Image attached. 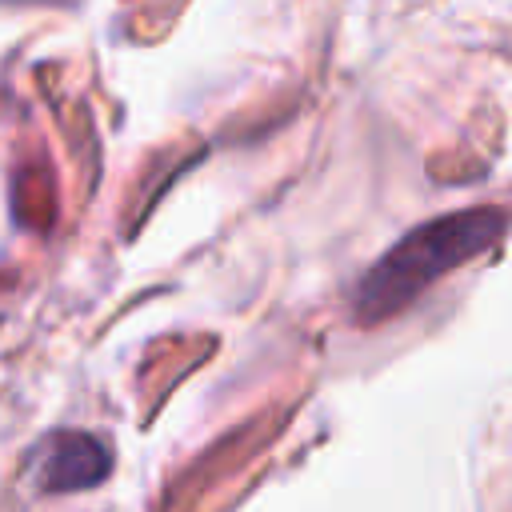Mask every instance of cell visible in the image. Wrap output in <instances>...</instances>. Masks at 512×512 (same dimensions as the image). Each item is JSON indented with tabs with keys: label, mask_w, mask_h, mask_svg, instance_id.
<instances>
[{
	"label": "cell",
	"mask_w": 512,
	"mask_h": 512,
	"mask_svg": "<svg viewBox=\"0 0 512 512\" xmlns=\"http://www.w3.org/2000/svg\"><path fill=\"white\" fill-rule=\"evenodd\" d=\"M508 216L500 208H464L436 216L412 232H404L356 284L352 312L360 324H380L396 316L408 300H416L432 280L468 264L484 248H492L504 232Z\"/></svg>",
	"instance_id": "6da1fadb"
},
{
	"label": "cell",
	"mask_w": 512,
	"mask_h": 512,
	"mask_svg": "<svg viewBox=\"0 0 512 512\" xmlns=\"http://www.w3.org/2000/svg\"><path fill=\"white\" fill-rule=\"evenodd\" d=\"M112 472V452L92 432H56L44 440L36 480L44 492H80L96 488Z\"/></svg>",
	"instance_id": "7a4b0ae2"
}]
</instances>
